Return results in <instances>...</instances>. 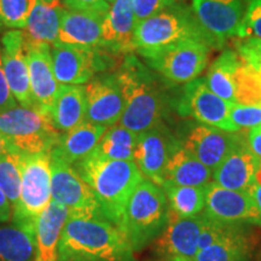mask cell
I'll list each match as a JSON object with an SVG mask.
<instances>
[{
    "instance_id": "22",
    "label": "cell",
    "mask_w": 261,
    "mask_h": 261,
    "mask_svg": "<svg viewBox=\"0 0 261 261\" xmlns=\"http://www.w3.org/2000/svg\"><path fill=\"white\" fill-rule=\"evenodd\" d=\"M136 25L132 0H114L104 18L100 47L117 54L135 51L133 35Z\"/></svg>"
},
{
    "instance_id": "23",
    "label": "cell",
    "mask_w": 261,
    "mask_h": 261,
    "mask_svg": "<svg viewBox=\"0 0 261 261\" xmlns=\"http://www.w3.org/2000/svg\"><path fill=\"white\" fill-rule=\"evenodd\" d=\"M69 211L51 200L34 223V261H57L58 243Z\"/></svg>"
},
{
    "instance_id": "7",
    "label": "cell",
    "mask_w": 261,
    "mask_h": 261,
    "mask_svg": "<svg viewBox=\"0 0 261 261\" xmlns=\"http://www.w3.org/2000/svg\"><path fill=\"white\" fill-rule=\"evenodd\" d=\"M18 155L22 172L21 197L11 220L34 227L37 217L51 201L50 152Z\"/></svg>"
},
{
    "instance_id": "8",
    "label": "cell",
    "mask_w": 261,
    "mask_h": 261,
    "mask_svg": "<svg viewBox=\"0 0 261 261\" xmlns=\"http://www.w3.org/2000/svg\"><path fill=\"white\" fill-rule=\"evenodd\" d=\"M51 200L64 205L69 214L103 217L93 191L77 174L73 165L56 151H50Z\"/></svg>"
},
{
    "instance_id": "24",
    "label": "cell",
    "mask_w": 261,
    "mask_h": 261,
    "mask_svg": "<svg viewBox=\"0 0 261 261\" xmlns=\"http://www.w3.org/2000/svg\"><path fill=\"white\" fill-rule=\"evenodd\" d=\"M65 10L67 8L60 0L51 3L35 0L34 8L24 28L27 40L33 44L54 45L57 41Z\"/></svg>"
},
{
    "instance_id": "51",
    "label": "cell",
    "mask_w": 261,
    "mask_h": 261,
    "mask_svg": "<svg viewBox=\"0 0 261 261\" xmlns=\"http://www.w3.org/2000/svg\"><path fill=\"white\" fill-rule=\"evenodd\" d=\"M2 25H3V24H2V21H0V28H2Z\"/></svg>"
},
{
    "instance_id": "38",
    "label": "cell",
    "mask_w": 261,
    "mask_h": 261,
    "mask_svg": "<svg viewBox=\"0 0 261 261\" xmlns=\"http://www.w3.org/2000/svg\"><path fill=\"white\" fill-rule=\"evenodd\" d=\"M175 0H132L137 22L143 21L174 4Z\"/></svg>"
},
{
    "instance_id": "30",
    "label": "cell",
    "mask_w": 261,
    "mask_h": 261,
    "mask_svg": "<svg viewBox=\"0 0 261 261\" xmlns=\"http://www.w3.org/2000/svg\"><path fill=\"white\" fill-rule=\"evenodd\" d=\"M242 58H238L232 51L224 52L217 61L212 64L205 84L212 92L219 96L221 99L233 104L236 99V85H234V74Z\"/></svg>"
},
{
    "instance_id": "39",
    "label": "cell",
    "mask_w": 261,
    "mask_h": 261,
    "mask_svg": "<svg viewBox=\"0 0 261 261\" xmlns=\"http://www.w3.org/2000/svg\"><path fill=\"white\" fill-rule=\"evenodd\" d=\"M237 50L244 63H261V39L240 38L236 42Z\"/></svg>"
},
{
    "instance_id": "49",
    "label": "cell",
    "mask_w": 261,
    "mask_h": 261,
    "mask_svg": "<svg viewBox=\"0 0 261 261\" xmlns=\"http://www.w3.org/2000/svg\"><path fill=\"white\" fill-rule=\"evenodd\" d=\"M45 2H47V3H51V2H55V0H45Z\"/></svg>"
},
{
    "instance_id": "37",
    "label": "cell",
    "mask_w": 261,
    "mask_h": 261,
    "mask_svg": "<svg viewBox=\"0 0 261 261\" xmlns=\"http://www.w3.org/2000/svg\"><path fill=\"white\" fill-rule=\"evenodd\" d=\"M236 226H241V225L219 224L215 223V221L208 220L205 218V223L203 227L201 228L200 236H198V252L213 246L218 241H220L221 238L226 236L227 233H230Z\"/></svg>"
},
{
    "instance_id": "40",
    "label": "cell",
    "mask_w": 261,
    "mask_h": 261,
    "mask_svg": "<svg viewBox=\"0 0 261 261\" xmlns=\"http://www.w3.org/2000/svg\"><path fill=\"white\" fill-rule=\"evenodd\" d=\"M17 102L12 96L11 91L9 89L8 81L5 79L4 69H3L2 61V39H0V110L10 109L17 106Z\"/></svg>"
},
{
    "instance_id": "6",
    "label": "cell",
    "mask_w": 261,
    "mask_h": 261,
    "mask_svg": "<svg viewBox=\"0 0 261 261\" xmlns=\"http://www.w3.org/2000/svg\"><path fill=\"white\" fill-rule=\"evenodd\" d=\"M0 133L14 154H48L62 135L47 115L22 106L0 110Z\"/></svg>"
},
{
    "instance_id": "43",
    "label": "cell",
    "mask_w": 261,
    "mask_h": 261,
    "mask_svg": "<svg viewBox=\"0 0 261 261\" xmlns=\"http://www.w3.org/2000/svg\"><path fill=\"white\" fill-rule=\"evenodd\" d=\"M12 219V207L6 196L0 190V223H8Z\"/></svg>"
},
{
    "instance_id": "29",
    "label": "cell",
    "mask_w": 261,
    "mask_h": 261,
    "mask_svg": "<svg viewBox=\"0 0 261 261\" xmlns=\"http://www.w3.org/2000/svg\"><path fill=\"white\" fill-rule=\"evenodd\" d=\"M249 256V238L241 225L213 246L198 252L194 261H248Z\"/></svg>"
},
{
    "instance_id": "47",
    "label": "cell",
    "mask_w": 261,
    "mask_h": 261,
    "mask_svg": "<svg viewBox=\"0 0 261 261\" xmlns=\"http://www.w3.org/2000/svg\"><path fill=\"white\" fill-rule=\"evenodd\" d=\"M248 65H250V67L254 68V69H255L256 73L259 74L260 76H261V63H255V64H248Z\"/></svg>"
},
{
    "instance_id": "20",
    "label": "cell",
    "mask_w": 261,
    "mask_h": 261,
    "mask_svg": "<svg viewBox=\"0 0 261 261\" xmlns=\"http://www.w3.org/2000/svg\"><path fill=\"white\" fill-rule=\"evenodd\" d=\"M28 42V69L33 107L48 116L60 87L54 71L51 46Z\"/></svg>"
},
{
    "instance_id": "5",
    "label": "cell",
    "mask_w": 261,
    "mask_h": 261,
    "mask_svg": "<svg viewBox=\"0 0 261 261\" xmlns=\"http://www.w3.org/2000/svg\"><path fill=\"white\" fill-rule=\"evenodd\" d=\"M185 40H208L197 19L180 6H169L151 17L137 22L133 46L146 58Z\"/></svg>"
},
{
    "instance_id": "10",
    "label": "cell",
    "mask_w": 261,
    "mask_h": 261,
    "mask_svg": "<svg viewBox=\"0 0 261 261\" xmlns=\"http://www.w3.org/2000/svg\"><path fill=\"white\" fill-rule=\"evenodd\" d=\"M205 223L203 214L180 218L169 211V221L155 240L151 261H194L198 253V236Z\"/></svg>"
},
{
    "instance_id": "25",
    "label": "cell",
    "mask_w": 261,
    "mask_h": 261,
    "mask_svg": "<svg viewBox=\"0 0 261 261\" xmlns=\"http://www.w3.org/2000/svg\"><path fill=\"white\" fill-rule=\"evenodd\" d=\"M85 86L60 84L48 117L56 129L65 133L85 121Z\"/></svg>"
},
{
    "instance_id": "3",
    "label": "cell",
    "mask_w": 261,
    "mask_h": 261,
    "mask_svg": "<svg viewBox=\"0 0 261 261\" xmlns=\"http://www.w3.org/2000/svg\"><path fill=\"white\" fill-rule=\"evenodd\" d=\"M115 75L125 99L120 125L139 135L163 122L165 94L155 75L138 58L127 56Z\"/></svg>"
},
{
    "instance_id": "18",
    "label": "cell",
    "mask_w": 261,
    "mask_h": 261,
    "mask_svg": "<svg viewBox=\"0 0 261 261\" xmlns=\"http://www.w3.org/2000/svg\"><path fill=\"white\" fill-rule=\"evenodd\" d=\"M55 76L61 85H84L94 74L106 69L103 58L96 48H81L67 45H51Z\"/></svg>"
},
{
    "instance_id": "34",
    "label": "cell",
    "mask_w": 261,
    "mask_h": 261,
    "mask_svg": "<svg viewBox=\"0 0 261 261\" xmlns=\"http://www.w3.org/2000/svg\"><path fill=\"white\" fill-rule=\"evenodd\" d=\"M35 0H0V21L8 28L24 29Z\"/></svg>"
},
{
    "instance_id": "1",
    "label": "cell",
    "mask_w": 261,
    "mask_h": 261,
    "mask_svg": "<svg viewBox=\"0 0 261 261\" xmlns=\"http://www.w3.org/2000/svg\"><path fill=\"white\" fill-rule=\"evenodd\" d=\"M73 167L93 191L103 217L122 230L127 203L144 179L135 161L106 159L92 151Z\"/></svg>"
},
{
    "instance_id": "32",
    "label": "cell",
    "mask_w": 261,
    "mask_h": 261,
    "mask_svg": "<svg viewBox=\"0 0 261 261\" xmlns=\"http://www.w3.org/2000/svg\"><path fill=\"white\" fill-rule=\"evenodd\" d=\"M137 137L138 135L122 125L110 126L104 132L93 151L106 159L133 161Z\"/></svg>"
},
{
    "instance_id": "35",
    "label": "cell",
    "mask_w": 261,
    "mask_h": 261,
    "mask_svg": "<svg viewBox=\"0 0 261 261\" xmlns=\"http://www.w3.org/2000/svg\"><path fill=\"white\" fill-rule=\"evenodd\" d=\"M231 121L238 128H254L261 126V106L233 103L230 109Z\"/></svg>"
},
{
    "instance_id": "13",
    "label": "cell",
    "mask_w": 261,
    "mask_h": 261,
    "mask_svg": "<svg viewBox=\"0 0 261 261\" xmlns=\"http://www.w3.org/2000/svg\"><path fill=\"white\" fill-rule=\"evenodd\" d=\"M178 140L188 152L213 171L244 138L237 132L198 122L189 125Z\"/></svg>"
},
{
    "instance_id": "26",
    "label": "cell",
    "mask_w": 261,
    "mask_h": 261,
    "mask_svg": "<svg viewBox=\"0 0 261 261\" xmlns=\"http://www.w3.org/2000/svg\"><path fill=\"white\" fill-rule=\"evenodd\" d=\"M212 178L213 171L188 152L179 143L166 166L163 182L182 187H205Z\"/></svg>"
},
{
    "instance_id": "44",
    "label": "cell",
    "mask_w": 261,
    "mask_h": 261,
    "mask_svg": "<svg viewBox=\"0 0 261 261\" xmlns=\"http://www.w3.org/2000/svg\"><path fill=\"white\" fill-rule=\"evenodd\" d=\"M254 203H255L257 211H259L260 217H261V185L255 184V187L253 188L252 192H250Z\"/></svg>"
},
{
    "instance_id": "17",
    "label": "cell",
    "mask_w": 261,
    "mask_h": 261,
    "mask_svg": "<svg viewBox=\"0 0 261 261\" xmlns=\"http://www.w3.org/2000/svg\"><path fill=\"white\" fill-rule=\"evenodd\" d=\"M192 6L211 45L238 35L244 16L241 0H194Z\"/></svg>"
},
{
    "instance_id": "12",
    "label": "cell",
    "mask_w": 261,
    "mask_h": 261,
    "mask_svg": "<svg viewBox=\"0 0 261 261\" xmlns=\"http://www.w3.org/2000/svg\"><path fill=\"white\" fill-rule=\"evenodd\" d=\"M179 144L165 123L139 133L133 155V161L142 175L161 187L165 181V169Z\"/></svg>"
},
{
    "instance_id": "50",
    "label": "cell",
    "mask_w": 261,
    "mask_h": 261,
    "mask_svg": "<svg viewBox=\"0 0 261 261\" xmlns=\"http://www.w3.org/2000/svg\"><path fill=\"white\" fill-rule=\"evenodd\" d=\"M107 2H108V3H113L114 0H107Z\"/></svg>"
},
{
    "instance_id": "28",
    "label": "cell",
    "mask_w": 261,
    "mask_h": 261,
    "mask_svg": "<svg viewBox=\"0 0 261 261\" xmlns=\"http://www.w3.org/2000/svg\"><path fill=\"white\" fill-rule=\"evenodd\" d=\"M34 227L0 223V261H34Z\"/></svg>"
},
{
    "instance_id": "42",
    "label": "cell",
    "mask_w": 261,
    "mask_h": 261,
    "mask_svg": "<svg viewBox=\"0 0 261 261\" xmlns=\"http://www.w3.org/2000/svg\"><path fill=\"white\" fill-rule=\"evenodd\" d=\"M247 144L253 154L261 160V126L254 127L248 132Z\"/></svg>"
},
{
    "instance_id": "9",
    "label": "cell",
    "mask_w": 261,
    "mask_h": 261,
    "mask_svg": "<svg viewBox=\"0 0 261 261\" xmlns=\"http://www.w3.org/2000/svg\"><path fill=\"white\" fill-rule=\"evenodd\" d=\"M210 44L203 40H185L146 57V63L166 79L185 84L197 79L207 67Z\"/></svg>"
},
{
    "instance_id": "33",
    "label": "cell",
    "mask_w": 261,
    "mask_h": 261,
    "mask_svg": "<svg viewBox=\"0 0 261 261\" xmlns=\"http://www.w3.org/2000/svg\"><path fill=\"white\" fill-rule=\"evenodd\" d=\"M22 187V172L19 155L11 154L6 155L0 160V190L6 196L12 212L17 207L19 197H21Z\"/></svg>"
},
{
    "instance_id": "48",
    "label": "cell",
    "mask_w": 261,
    "mask_h": 261,
    "mask_svg": "<svg viewBox=\"0 0 261 261\" xmlns=\"http://www.w3.org/2000/svg\"><path fill=\"white\" fill-rule=\"evenodd\" d=\"M57 261H87V260H80V259H70V257H58Z\"/></svg>"
},
{
    "instance_id": "36",
    "label": "cell",
    "mask_w": 261,
    "mask_h": 261,
    "mask_svg": "<svg viewBox=\"0 0 261 261\" xmlns=\"http://www.w3.org/2000/svg\"><path fill=\"white\" fill-rule=\"evenodd\" d=\"M237 38L261 39V0H249Z\"/></svg>"
},
{
    "instance_id": "2",
    "label": "cell",
    "mask_w": 261,
    "mask_h": 261,
    "mask_svg": "<svg viewBox=\"0 0 261 261\" xmlns=\"http://www.w3.org/2000/svg\"><path fill=\"white\" fill-rule=\"evenodd\" d=\"M58 257L87 261H136L126 234L102 217L69 214L58 243Z\"/></svg>"
},
{
    "instance_id": "41",
    "label": "cell",
    "mask_w": 261,
    "mask_h": 261,
    "mask_svg": "<svg viewBox=\"0 0 261 261\" xmlns=\"http://www.w3.org/2000/svg\"><path fill=\"white\" fill-rule=\"evenodd\" d=\"M65 8L74 10H91L109 8L107 0H64Z\"/></svg>"
},
{
    "instance_id": "27",
    "label": "cell",
    "mask_w": 261,
    "mask_h": 261,
    "mask_svg": "<svg viewBox=\"0 0 261 261\" xmlns=\"http://www.w3.org/2000/svg\"><path fill=\"white\" fill-rule=\"evenodd\" d=\"M107 128L108 127L84 121L75 128L62 133L57 145L52 150L56 151L65 162L75 165L96 149Z\"/></svg>"
},
{
    "instance_id": "46",
    "label": "cell",
    "mask_w": 261,
    "mask_h": 261,
    "mask_svg": "<svg viewBox=\"0 0 261 261\" xmlns=\"http://www.w3.org/2000/svg\"><path fill=\"white\" fill-rule=\"evenodd\" d=\"M255 181H256V184L261 185V160L259 161V165H257V168H256Z\"/></svg>"
},
{
    "instance_id": "4",
    "label": "cell",
    "mask_w": 261,
    "mask_h": 261,
    "mask_svg": "<svg viewBox=\"0 0 261 261\" xmlns=\"http://www.w3.org/2000/svg\"><path fill=\"white\" fill-rule=\"evenodd\" d=\"M169 221V204L160 185L143 179L133 191L123 217L122 231L133 252L155 242Z\"/></svg>"
},
{
    "instance_id": "15",
    "label": "cell",
    "mask_w": 261,
    "mask_h": 261,
    "mask_svg": "<svg viewBox=\"0 0 261 261\" xmlns=\"http://www.w3.org/2000/svg\"><path fill=\"white\" fill-rule=\"evenodd\" d=\"M85 121L110 127L120 122L125 99L115 74L99 75L85 86Z\"/></svg>"
},
{
    "instance_id": "19",
    "label": "cell",
    "mask_w": 261,
    "mask_h": 261,
    "mask_svg": "<svg viewBox=\"0 0 261 261\" xmlns=\"http://www.w3.org/2000/svg\"><path fill=\"white\" fill-rule=\"evenodd\" d=\"M110 8V6H109ZM109 8L65 10L55 44L81 48L100 47L104 18Z\"/></svg>"
},
{
    "instance_id": "14",
    "label": "cell",
    "mask_w": 261,
    "mask_h": 261,
    "mask_svg": "<svg viewBox=\"0 0 261 261\" xmlns=\"http://www.w3.org/2000/svg\"><path fill=\"white\" fill-rule=\"evenodd\" d=\"M203 215L208 220L225 225L261 224V217L252 196L230 190L211 181L205 190Z\"/></svg>"
},
{
    "instance_id": "21",
    "label": "cell",
    "mask_w": 261,
    "mask_h": 261,
    "mask_svg": "<svg viewBox=\"0 0 261 261\" xmlns=\"http://www.w3.org/2000/svg\"><path fill=\"white\" fill-rule=\"evenodd\" d=\"M259 161L247 140H243L213 169L214 182L225 189L250 195L256 184L255 173Z\"/></svg>"
},
{
    "instance_id": "31",
    "label": "cell",
    "mask_w": 261,
    "mask_h": 261,
    "mask_svg": "<svg viewBox=\"0 0 261 261\" xmlns=\"http://www.w3.org/2000/svg\"><path fill=\"white\" fill-rule=\"evenodd\" d=\"M161 188L167 197L169 211L180 218L201 215L205 205V187H182L163 182Z\"/></svg>"
},
{
    "instance_id": "16",
    "label": "cell",
    "mask_w": 261,
    "mask_h": 261,
    "mask_svg": "<svg viewBox=\"0 0 261 261\" xmlns=\"http://www.w3.org/2000/svg\"><path fill=\"white\" fill-rule=\"evenodd\" d=\"M2 39V61L9 89L19 106L33 107L28 69V42L24 31L12 29Z\"/></svg>"
},
{
    "instance_id": "45",
    "label": "cell",
    "mask_w": 261,
    "mask_h": 261,
    "mask_svg": "<svg viewBox=\"0 0 261 261\" xmlns=\"http://www.w3.org/2000/svg\"><path fill=\"white\" fill-rule=\"evenodd\" d=\"M12 150L10 148L9 143L6 142V139L3 137L2 133H0V160L4 159L6 155L11 154Z\"/></svg>"
},
{
    "instance_id": "11",
    "label": "cell",
    "mask_w": 261,
    "mask_h": 261,
    "mask_svg": "<svg viewBox=\"0 0 261 261\" xmlns=\"http://www.w3.org/2000/svg\"><path fill=\"white\" fill-rule=\"evenodd\" d=\"M231 106L212 92L204 79H195L185 86L178 110L181 116H191L203 125L238 132L240 128L231 121Z\"/></svg>"
}]
</instances>
